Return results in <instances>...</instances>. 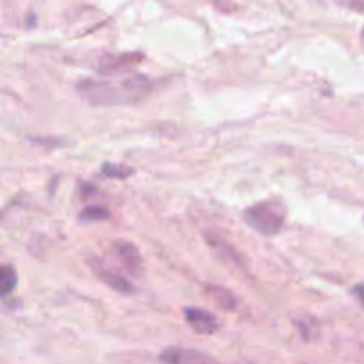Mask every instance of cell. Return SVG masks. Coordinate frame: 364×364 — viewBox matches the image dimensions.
I'll use <instances>...</instances> for the list:
<instances>
[{
  "mask_svg": "<svg viewBox=\"0 0 364 364\" xmlns=\"http://www.w3.org/2000/svg\"><path fill=\"white\" fill-rule=\"evenodd\" d=\"M109 217V212L102 206H91V208L85 210L84 213L80 215L82 220H87V223H92V220H103Z\"/></svg>",
  "mask_w": 364,
  "mask_h": 364,
  "instance_id": "ba28073f",
  "label": "cell"
},
{
  "mask_svg": "<svg viewBox=\"0 0 364 364\" xmlns=\"http://www.w3.org/2000/svg\"><path fill=\"white\" fill-rule=\"evenodd\" d=\"M78 91H82V95L85 98H89V102L96 103V105H112V103H127L134 102L139 98V95L146 92V80L144 77H134L124 80L119 87H114L112 84H107V82H84L82 85H78Z\"/></svg>",
  "mask_w": 364,
  "mask_h": 364,
  "instance_id": "6da1fadb",
  "label": "cell"
},
{
  "mask_svg": "<svg viewBox=\"0 0 364 364\" xmlns=\"http://www.w3.org/2000/svg\"><path fill=\"white\" fill-rule=\"evenodd\" d=\"M100 277H102V279L105 281L107 284H110V287H112L114 290L123 291V294H130V291H134V287H132V284L128 283L127 279H123V277H121V276H116V274H112V272H100Z\"/></svg>",
  "mask_w": 364,
  "mask_h": 364,
  "instance_id": "52a82bcc",
  "label": "cell"
},
{
  "mask_svg": "<svg viewBox=\"0 0 364 364\" xmlns=\"http://www.w3.org/2000/svg\"><path fill=\"white\" fill-rule=\"evenodd\" d=\"M116 249H117V255L121 256L124 265H127L132 272L137 274V270L141 272L142 259H141V255H139V251L134 247V245L128 244V242H117Z\"/></svg>",
  "mask_w": 364,
  "mask_h": 364,
  "instance_id": "5b68a950",
  "label": "cell"
},
{
  "mask_svg": "<svg viewBox=\"0 0 364 364\" xmlns=\"http://www.w3.org/2000/svg\"><path fill=\"white\" fill-rule=\"evenodd\" d=\"M18 284L16 270L11 265H0V297L13 294Z\"/></svg>",
  "mask_w": 364,
  "mask_h": 364,
  "instance_id": "8992f818",
  "label": "cell"
},
{
  "mask_svg": "<svg viewBox=\"0 0 364 364\" xmlns=\"http://www.w3.org/2000/svg\"><path fill=\"white\" fill-rule=\"evenodd\" d=\"M160 361L166 363H199V361H210L208 355L201 354L198 350H188V348H167L162 352Z\"/></svg>",
  "mask_w": 364,
  "mask_h": 364,
  "instance_id": "277c9868",
  "label": "cell"
},
{
  "mask_svg": "<svg viewBox=\"0 0 364 364\" xmlns=\"http://www.w3.org/2000/svg\"><path fill=\"white\" fill-rule=\"evenodd\" d=\"M210 291H212V294H210V295H212V297L215 299L217 304L223 306L224 309H233V308H231L230 302H226V301H231V302H235V301H233V297H231V295L228 294L226 290H220V288H210Z\"/></svg>",
  "mask_w": 364,
  "mask_h": 364,
  "instance_id": "9c48e42d",
  "label": "cell"
},
{
  "mask_svg": "<svg viewBox=\"0 0 364 364\" xmlns=\"http://www.w3.org/2000/svg\"><path fill=\"white\" fill-rule=\"evenodd\" d=\"M244 217L249 226L255 228L258 233L272 237V235L279 233V230L283 228L284 219H287V210L281 201L269 199V201H263L245 210Z\"/></svg>",
  "mask_w": 364,
  "mask_h": 364,
  "instance_id": "7a4b0ae2",
  "label": "cell"
},
{
  "mask_svg": "<svg viewBox=\"0 0 364 364\" xmlns=\"http://www.w3.org/2000/svg\"><path fill=\"white\" fill-rule=\"evenodd\" d=\"M185 320H187L188 327L194 329L199 334H213L219 327L217 318L210 311L201 308H185L183 311Z\"/></svg>",
  "mask_w": 364,
  "mask_h": 364,
  "instance_id": "3957f363",
  "label": "cell"
}]
</instances>
